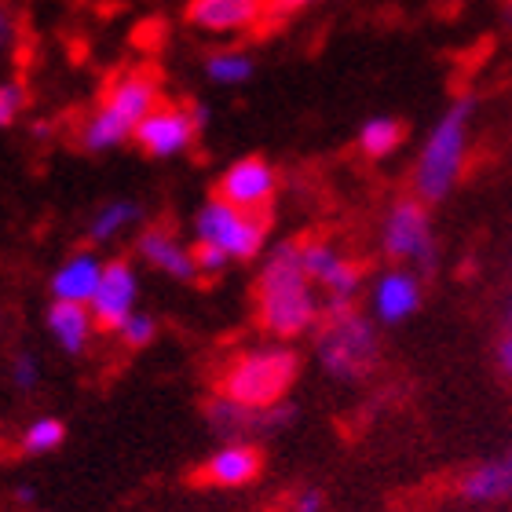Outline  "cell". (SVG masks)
<instances>
[{
    "instance_id": "obj_20",
    "label": "cell",
    "mask_w": 512,
    "mask_h": 512,
    "mask_svg": "<svg viewBox=\"0 0 512 512\" xmlns=\"http://www.w3.org/2000/svg\"><path fill=\"white\" fill-rule=\"evenodd\" d=\"M205 74L213 77L216 85L238 88L256 74V63L246 48H224V52H213L205 59Z\"/></svg>"
},
{
    "instance_id": "obj_6",
    "label": "cell",
    "mask_w": 512,
    "mask_h": 512,
    "mask_svg": "<svg viewBox=\"0 0 512 512\" xmlns=\"http://www.w3.org/2000/svg\"><path fill=\"white\" fill-rule=\"evenodd\" d=\"M267 235H271V216L246 213L224 198H209L194 216V242L220 249L231 264L256 260L267 249Z\"/></svg>"
},
{
    "instance_id": "obj_11",
    "label": "cell",
    "mask_w": 512,
    "mask_h": 512,
    "mask_svg": "<svg viewBox=\"0 0 512 512\" xmlns=\"http://www.w3.org/2000/svg\"><path fill=\"white\" fill-rule=\"evenodd\" d=\"M425 300V286L421 275L406 271V267H388L384 275H377L374 289H370V304H374V319L381 326H399L421 308Z\"/></svg>"
},
{
    "instance_id": "obj_19",
    "label": "cell",
    "mask_w": 512,
    "mask_h": 512,
    "mask_svg": "<svg viewBox=\"0 0 512 512\" xmlns=\"http://www.w3.org/2000/svg\"><path fill=\"white\" fill-rule=\"evenodd\" d=\"M403 139H406V125L395 118H370L359 128V150L374 161L395 154V150L403 147Z\"/></svg>"
},
{
    "instance_id": "obj_32",
    "label": "cell",
    "mask_w": 512,
    "mask_h": 512,
    "mask_svg": "<svg viewBox=\"0 0 512 512\" xmlns=\"http://www.w3.org/2000/svg\"><path fill=\"white\" fill-rule=\"evenodd\" d=\"M19 502H22V505H30V502H33V491H30V487H19Z\"/></svg>"
},
{
    "instance_id": "obj_30",
    "label": "cell",
    "mask_w": 512,
    "mask_h": 512,
    "mask_svg": "<svg viewBox=\"0 0 512 512\" xmlns=\"http://www.w3.org/2000/svg\"><path fill=\"white\" fill-rule=\"evenodd\" d=\"M498 370H502L505 377H509V370H512V341H509V326H505L502 337H498Z\"/></svg>"
},
{
    "instance_id": "obj_21",
    "label": "cell",
    "mask_w": 512,
    "mask_h": 512,
    "mask_svg": "<svg viewBox=\"0 0 512 512\" xmlns=\"http://www.w3.org/2000/svg\"><path fill=\"white\" fill-rule=\"evenodd\" d=\"M136 224H139V205L118 198V202H107L96 216H92L88 235H92V242H110V238H118V235H125V231H132Z\"/></svg>"
},
{
    "instance_id": "obj_9",
    "label": "cell",
    "mask_w": 512,
    "mask_h": 512,
    "mask_svg": "<svg viewBox=\"0 0 512 512\" xmlns=\"http://www.w3.org/2000/svg\"><path fill=\"white\" fill-rule=\"evenodd\" d=\"M139 304V275L132 260L125 256H114V260H103V271H99V282H96V293L88 300L85 308L96 322V330H107V333H118L121 322L132 315Z\"/></svg>"
},
{
    "instance_id": "obj_3",
    "label": "cell",
    "mask_w": 512,
    "mask_h": 512,
    "mask_svg": "<svg viewBox=\"0 0 512 512\" xmlns=\"http://www.w3.org/2000/svg\"><path fill=\"white\" fill-rule=\"evenodd\" d=\"M158 103V77L147 74V70H121L103 92V103L88 114L85 128H81V147L92 150V154L118 150L125 139H132V128L147 118Z\"/></svg>"
},
{
    "instance_id": "obj_16",
    "label": "cell",
    "mask_w": 512,
    "mask_h": 512,
    "mask_svg": "<svg viewBox=\"0 0 512 512\" xmlns=\"http://www.w3.org/2000/svg\"><path fill=\"white\" fill-rule=\"evenodd\" d=\"M99 271H103V260H99L92 249H81V253L66 256L63 264L52 271V300H63V304H88L92 293H96Z\"/></svg>"
},
{
    "instance_id": "obj_25",
    "label": "cell",
    "mask_w": 512,
    "mask_h": 512,
    "mask_svg": "<svg viewBox=\"0 0 512 512\" xmlns=\"http://www.w3.org/2000/svg\"><path fill=\"white\" fill-rule=\"evenodd\" d=\"M22 110H26V88H22L19 81L0 85V128L15 125Z\"/></svg>"
},
{
    "instance_id": "obj_13",
    "label": "cell",
    "mask_w": 512,
    "mask_h": 512,
    "mask_svg": "<svg viewBox=\"0 0 512 512\" xmlns=\"http://www.w3.org/2000/svg\"><path fill=\"white\" fill-rule=\"evenodd\" d=\"M267 15V0H191L187 19L209 33H242L253 30Z\"/></svg>"
},
{
    "instance_id": "obj_17",
    "label": "cell",
    "mask_w": 512,
    "mask_h": 512,
    "mask_svg": "<svg viewBox=\"0 0 512 512\" xmlns=\"http://www.w3.org/2000/svg\"><path fill=\"white\" fill-rule=\"evenodd\" d=\"M512 491V465L509 458H491L472 465L465 476H461V498L472 505H494L505 502Z\"/></svg>"
},
{
    "instance_id": "obj_27",
    "label": "cell",
    "mask_w": 512,
    "mask_h": 512,
    "mask_svg": "<svg viewBox=\"0 0 512 512\" xmlns=\"http://www.w3.org/2000/svg\"><path fill=\"white\" fill-rule=\"evenodd\" d=\"M191 256H194V267H198V278H202V275H220V271H227V267H231V260H227V256L220 253V249H213V246H198V242H194Z\"/></svg>"
},
{
    "instance_id": "obj_7",
    "label": "cell",
    "mask_w": 512,
    "mask_h": 512,
    "mask_svg": "<svg viewBox=\"0 0 512 512\" xmlns=\"http://www.w3.org/2000/svg\"><path fill=\"white\" fill-rule=\"evenodd\" d=\"M381 246L392 260L414 264L417 275H432L439 264V246H436V231H432L428 205H421L417 198L395 202L392 209H388V216H384Z\"/></svg>"
},
{
    "instance_id": "obj_29",
    "label": "cell",
    "mask_w": 512,
    "mask_h": 512,
    "mask_svg": "<svg viewBox=\"0 0 512 512\" xmlns=\"http://www.w3.org/2000/svg\"><path fill=\"white\" fill-rule=\"evenodd\" d=\"M319 0H267V15H293V11H304Z\"/></svg>"
},
{
    "instance_id": "obj_4",
    "label": "cell",
    "mask_w": 512,
    "mask_h": 512,
    "mask_svg": "<svg viewBox=\"0 0 512 512\" xmlns=\"http://www.w3.org/2000/svg\"><path fill=\"white\" fill-rule=\"evenodd\" d=\"M300 374V359L286 344H256L238 352L220 374V395L249 410H264L286 399Z\"/></svg>"
},
{
    "instance_id": "obj_12",
    "label": "cell",
    "mask_w": 512,
    "mask_h": 512,
    "mask_svg": "<svg viewBox=\"0 0 512 512\" xmlns=\"http://www.w3.org/2000/svg\"><path fill=\"white\" fill-rule=\"evenodd\" d=\"M209 421L220 436H231V439H246V436H260V432H278V428H286L293 421V406L282 399L275 406H264V410H249V406H238L231 399H216L209 406Z\"/></svg>"
},
{
    "instance_id": "obj_26",
    "label": "cell",
    "mask_w": 512,
    "mask_h": 512,
    "mask_svg": "<svg viewBox=\"0 0 512 512\" xmlns=\"http://www.w3.org/2000/svg\"><path fill=\"white\" fill-rule=\"evenodd\" d=\"M37 381H41V363H37V355L19 352L15 359H11V384H15L19 392H30V388H37Z\"/></svg>"
},
{
    "instance_id": "obj_18",
    "label": "cell",
    "mask_w": 512,
    "mask_h": 512,
    "mask_svg": "<svg viewBox=\"0 0 512 512\" xmlns=\"http://www.w3.org/2000/svg\"><path fill=\"white\" fill-rule=\"evenodd\" d=\"M48 333L55 337V344L63 348L66 355H81L96 333V322L88 315L85 304H63V300H52L48 308Z\"/></svg>"
},
{
    "instance_id": "obj_5",
    "label": "cell",
    "mask_w": 512,
    "mask_h": 512,
    "mask_svg": "<svg viewBox=\"0 0 512 512\" xmlns=\"http://www.w3.org/2000/svg\"><path fill=\"white\" fill-rule=\"evenodd\" d=\"M315 355L333 381H363L381 363V333L359 308L330 311L315 326Z\"/></svg>"
},
{
    "instance_id": "obj_1",
    "label": "cell",
    "mask_w": 512,
    "mask_h": 512,
    "mask_svg": "<svg viewBox=\"0 0 512 512\" xmlns=\"http://www.w3.org/2000/svg\"><path fill=\"white\" fill-rule=\"evenodd\" d=\"M256 315H260V326L278 341H293L319 326L322 300L315 282L300 267L297 238L275 242L267 253L256 275Z\"/></svg>"
},
{
    "instance_id": "obj_15",
    "label": "cell",
    "mask_w": 512,
    "mask_h": 512,
    "mask_svg": "<svg viewBox=\"0 0 512 512\" xmlns=\"http://www.w3.org/2000/svg\"><path fill=\"white\" fill-rule=\"evenodd\" d=\"M136 253L143 256L150 267H158L161 275L180 278V282H194V278H198L191 246H183V238L172 235V227L154 224V227H147V231H139Z\"/></svg>"
},
{
    "instance_id": "obj_24",
    "label": "cell",
    "mask_w": 512,
    "mask_h": 512,
    "mask_svg": "<svg viewBox=\"0 0 512 512\" xmlns=\"http://www.w3.org/2000/svg\"><path fill=\"white\" fill-rule=\"evenodd\" d=\"M154 333H158V322H154V315H147V311H132L118 326V337L128 348H147V344L154 341Z\"/></svg>"
},
{
    "instance_id": "obj_10",
    "label": "cell",
    "mask_w": 512,
    "mask_h": 512,
    "mask_svg": "<svg viewBox=\"0 0 512 512\" xmlns=\"http://www.w3.org/2000/svg\"><path fill=\"white\" fill-rule=\"evenodd\" d=\"M278 194V172L275 165L260 154H249V158H238L227 165V172L216 183V198L246 209V213H271Z\"/></svg>"
},
{
    "instance_id": "obj_28",
    "label": "cell",
    "mask_w": 512,
    "mask_h": 512,
    "mask_svg": "<svg viewBox=\"0 0 512 512\" xmlns=\"http://www.w3.org/2000/svg\"><path fill=\"white\" fill-rule=\"evenodd\" d=\"M293 512H326V498H322V491L308 487V491L297 494V502H293Z\"/></svg>"
},
{
    "instance_id": "obj_22",
    "label": "cell",
    "mask_w": 512,
    "mask_h": 512,
    "mask_svg": "<svg viewBox=\"0 0 512 512\" xmlns=\"http://www.w3.org/2000/svg\"><path fill=\"white\" fill-rule=\"evenodd\" d=\"M297 256H300V267H304V275L319 286L322 278H326V271H330L337 260H341V249L333 246V242H326V238H304V242H297Z\"/></svg>"
},
{
    "instance_id": "obj_2",
    "label": "cell",
    "mask_w": 512,
    "mask_h": 512,
    "mask_svg": "<svg viewBox=\"0 0 512 512\" xmlns=\"http://www.w3.org/2000/svg\"><path fill=\"white\" fill-rule=\"evenodd\" d=\"M472 114H476V99L458 96L425 136V147L414 165V198L421 205L447 202L465 176L472 147Z\"/></svg>"
},
{
    "instance_id": "obj_14",
    "label": "cell",
    "mask_w": 512,
    "mask_h": 512,
    "mask_svg": "<svg viewBox=\"0 0 512 512\" xmlns=\"http://www.w3.org/2000/svg\"><path fill=\"white\" fill-rule=\"evenodd\" d=\"M264 472V454L249 439H231L202 465V480L213 487H249Z\"/></svg>"
},
{
    "instance_id": "obj_8",
    "label": "cell",
    "mask_w": 512,
    "mask_h": 512,
    "mask_svg": "<svg viewBox=\"0 0 512 512\" xmlns=\"http://www.w3.org/2000/svg\"><path fill=\"white\" fill-rule=\"evenodd\" d=\"M202 136L198 125L191 118V103H158L147 118L132 128V139L136 147L147 154V158H180L191 150L194 139Z\"/></svg>"
},
{
    "instance_id": "obj_31",
    "label": "cell",
    "mask_w": 512,
    "mask_h": 512,
    "mask_svg": "<svg viewBox=\"0 0 512 512\" xmlns=\"http://www.w3.org/2000/svg\"><path fill=\"white\" fill-rule=\"evenodd\" d=\"M15 41V19L8 15V8L0 4V48H8Z\"/></svg>"
},
{
    "instance_id": "obj_23",
    "label": "cell",
    "mask_w": 512,
    "mask_h": 512,
    "mask_svg": "<svg viewBox=\"0 0 512 512\" xmlns=\"http://www.w3.org/2000/svg\"><path fill=\"white\" fill-rule=\"evenodd\" d=\"M63 439H66V428L59 417H37L22 432V450L26 454H52V450L63 447Z\"/></svg>"
}]
</instances>
